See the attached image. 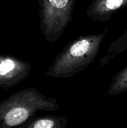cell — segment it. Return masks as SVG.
I'll use <instances>...</instances> for the list:
<instances>
[{"instance_id": "obj_1", "label": "cell", "mask_w": 127, "mask_h": 128, "mask_svg": "<svg viewBox=\"0 0 127 128\" xmlns=\"http://www.w3.org/2000/svg\"><path fill=\"white\" fill-rule=\"evenodd\" d=\"M106 31L100 34L82 35L73 40L56 56L46 76L70 78L86 69L98 56Z\"/></svg>"}, {"instance_id": "obj_2", "label": "cell", "mask_w": 127, "mask_h": 128, "mask_svg": "<svg viewBox=\"0 0 127 128\" xmlns=\"http://www.w3.org/2000/svg\"><path fill=\"white\" fill-rule=\"evenodd\" d=\"M58 108L55 98L46 97L35 88L21 90L0 103V128L17 127L39 111L54 112Z\"/></svg>"}, {"instance_id": "obj_3", "label": "cell", "mask_w": 127, "mask_h": 128, "mask_svg": "<svg viewBox=\"0 0 127 128\" xmlns=\"http://www.w3.org/2000/svg\"><path fill=\"white\" fill-rule=\"evenodd\" d=\"M77 0H39L40 28L48 42L56 41L70 24Z\"/></svg>"}, {"instance_id": "obj_4", "label": "cell", "mask_w": 127, "mask_h": 128, "mask_svg": "<svg viewBox=\"0 0 127 128\" xmlns=\"http://www.w3.org/2000/svg\"><path fill=\"white\" fill-rule=\"evenodd\" d=\"M31 65L11 56H0V86H14L28 76Z\"/></svg>"}, {"instance_id": "obj_5", "label": "cell", "mask_w": 127, "mask_h": 128, "mask_svg": "<svg viewBox=\"0 0 127 128\" xmlns=\"http://www.w3.org/2000/svg\"><path fill=\"white\" fill-rule=\"evenodd\" d=\"M127 6V0H92L87 10V16L94 21L106 22L120 9Z\"/></svg>"}, {"instance_id": "obj_6", "label": "cell", "mask_w": 127, "mask_h": 128, "mask_svg": "<svg viewBox=\"0 0 127 128\" xmlns=\"http://www.w3.org/2000/svg\"><path fill=\"white\" fill-rule=\"evenodd\" d=\"M68 119L64 116H46L31 121L25 128H67Z\"/></svg>"}, {"instance_id": "obj_7", "label": "cell", "mask_w": 127, "mask_h": 128, "mask_svg": "<svg viewBox=\"0 0 127 128\" xmlns=\"http://www.w3.org/2000/svg\"><path fill=\"white\" fill-rule=\"evenodd\" d=\"M127 50V29L115 40H114L108 48L107 52L100 61V67H105L111 60L117 56L121 54Z\"/></svg>"}, {"instance_id": "obj_8", "label": "cell", "mask_w": 127, "mask_h": 128, "mask_svg": "<svg viewBox=\"0 0 127 128\" xmlns=\"http://www.w3.org/2000/svg\"><path fill=\"white\" fill-rule=\"evenodd\" d=\"M112 81L107 92L109 96L118 95L127 92V66L113 76Z\"/></svg>"}]
</instances>
